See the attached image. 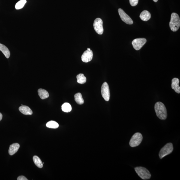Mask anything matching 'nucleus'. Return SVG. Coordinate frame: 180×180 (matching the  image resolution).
<instances>
[{
    "label": "nucleus",
    "instance_id": "obj_18",
    "mask_svg": "<svg viewBox=\"0 0 180 180\" xmlns=\"http://www.w3.org/2000/svg\"><path fill=\"white\" fill-rule=\"evenodd\" d=\"M76 78L77 79V82L79 84H85L86 82L87 78L85 77L84 74L80 73L76 76Z\"/></svg>",
    "mask_w": 180,
    "mask_h": 180
},
{
    "label": "nucleus",
    "instance_id": "obj_13",
    "mask_svg": "<svg viewBox=\"0 0 180 180\" xmlns=\"http://www.w3.org/2000/svg\"><path fill=\"white\" fill-rule=\"evenodd\" d=\"M20 145L19 143H15L12 144L10 146L8 150L9 154L10 156H12L15 154L19 149Z\"/></svg>",
    "mask_w": 180,
    "mask_h": 180
},
{
    "label": "nucleus",
    "instance_id": "obj_1",
    "mask_svg": "<svg viewBox=\"0 0 180 180\" xmlns=\"http://www.w3.org/2000/svg\"><path fill=\"white\" fill-rule=\"evenodd\" d=\"M156 116L161 120H165L167 117V112L165 106L161 102H158L154 106Z\"/></svg>",
    "mask_w": 180,
    "mask_h": 180
},
{
    "label": "nucleus",
    "instance_id": "obj_7",
    "mask_svg": "<svg viewBox=\"0 0 180 180\" xmlns=\"http://www.w3.org/2000/svg\"><path fill=\"white\" fill-rule=\"evenodd\" d=\"M101 93L102 97L106 101L109 100L110 93L109 85L107 82L103 83L101 88Z\"/></svg>",
    "mask_w": 180,
    "mask_h": 180
},
{
    "label": "nucleus",
    "instance_id": "obj_16",
    "mask_svg": "<svg viewBox=\"0 0 180 180\" xmlns=\"http://www.w3.org/2000/svg\"><path fill=\"white\" fill-rule=\"evenodd\" d=\"M38 93L40 98L42 100L48 98L49 96V94L48 91L44 89H39L38 90Z\"/></svg>",
    "mask_w": 180,
    "mask_h": 180
},
{
    "label": "nucleus",
    "instance_id": "obj_27",
    "mask_svg": "<svg viewBox=\"0 0 180 180\" xmlns=\"http://www.w3.org/2000/svg\"><path fill=\"white\" fill-rule=\"evenodd\" d=\"M87 50L89 51H91V49H90V48H87Z\"/></svg>",
    "mask_w": 180,
    "mask_h": 180
},
{
    "label": "nucleus",
    "instance_id": "obj_14",
    "mask_svg": "<svg viewBox=\"0 0 180 180\" xmlns=\"http://www.w3.org/2000/svg\"><path fill=\"white\" fill-rule=\"evenodd\" d=\"M151 15L148 11L146 10H144L141 13L140 18L144 21H147L150 19Z\"/></svg>",
    "mask_w": 180,
    "mask_h": 180
},
{
    "label": "nucleus",
    "instance_id": "obj_20",
    "mask_svg": "<svg viewBox=\"0 0 180 180\" xmlns=\"http://www.w3.org/2000/svg\"><path fill=\"white\" fill-rule=\"evenodd\" d=\"M62 111L65 112H71L72 110L71 105L68 103H65L62 105Z\"/></svg>",
    "mask_w": 180,
    "mask_h": 180
},
{
    "label": "nucleus",
    "instance_id": "obj_22",
    "mask_svg": "<svg viewBox=\"0 0 180 180\" xmlns=\"http://www.w3.org/2000/svg\"><path fill=\"white\" fill-rule=\"evenodd\" d=\"M26 3V0H21L16 4L15 8L16 10H20L23 8Z\"/></svg>",
    "mask_w": 180,
    "mask_h": 180
},
{
    "label": "nucleus",
    "instance_id": "obj_11",
    "mask_svg": "<svg viewBox=\"0 0 180 180\" xmlns=\"http://www.w3.org/2000/svg\"><path fill=\"white\" fill-rule=\"evenodd\" d=\"M179 80L178 78H174L172 80V88L177 93H180V87L179 86Z\"/></svg>",
    "mask_w": 180,
    "mask_h": 180
},
{
    "label": "nucleus",
    "instance_id": "obj_10",
    "mask_svg": "<svg viewBox=\"0 0 180 180\" xmlns=\"http://www.w3.org/2000/svg\"><path fill=\"white\" fill-rule=\"evenodd\" d=\"M93 57V52L92 51L87 50L84 52L82 56L83 62L87 63L91 61Z\"/></svg>",
    "mask_w": 180,
    "mask_h": 180
},
{
    "label": "nucleus",
    "instance_id": "obj_28",
    "mask_svg": "<svg viewBox=\"0 0 180 180\" xmlns=\"http://www.w3.org/2000/svg\"><path fill=\"white\" fill-rule=\"evenodd\" d=\"M0 44H1V43H0Z\"/></svg>",
    "mask_w": 180,
    "mask_h": 180
},
{
    "label": "nucleus",
    "instance_id": "obj_17",
    "mask_svg": "<svg viewBox=\"0 0 180 180\" xmlns=\"http://www.w3.org/2000/svg\"><path fill=\"white\" fill-rule=\"evenodd\" d=\"M75 100L76 103L79 105L84 104V101L83 99L82 94L80 93H76L75 95Z\"/></svg>",
    "mask_w": 180,
    "mask_h": 180
},
{
    "label": "nucleus",
    "instance_id": "obj_6",
    "mask_svg": "<svg viewBox=\"0 0 180 180\" xmlns=\"http://www.w3.org/2000/svg\"><path fill=\"white\" fill-rule=\"evenodd\" d=\"M94 30L96 33L99 35H102L103 33V21L100 18H97L94 20L93 23Z\"/></svg>",
    "mask_w": 180,
    "mask_h": 180
},
{
    "label": "nucleus",
    "instance_id": "obj_8",
    "mask_svg": "<svg viewBox=\"0 0 180 180\" xmlns=\"http://www.w3.org/2000/svg\"><path fill=\"white\" fill-rule=\"evenodd\" d=\"M147 41V39L145 38H138L133 40L132 44L134 48L138 51L142 48Z\"/></svg>",
    "mask_w": 180,
    "mask_h": 180
},
{
    "label": "nucleus",
    "instance_id": "obj_26",
    "mask_svg": "<svg viewBox=\"0 0 180 180\" xmlns=\"http://www.w3.org/2000/svg\"><path fill=\"white\" fill-rule=\"evenodd\" d=\"M153 1H154V2H156H156L158 1V0H153Z\"/></svg>",
    "mask_w": 180,
    "mask_h": 180
},
{
    "label": "nucleus",
    "instance_id": "obj_15",
    "mask_svg": "<svg viewBox=\"0 0 180 180\" xmlns=\"http://www.w3.org/2000/svg\"><path fill=\"white\" fill-rule=\"evenodd\" d=\"M0 51L3 53L7 58L10 57V52L7 47L4 45L0 44Z\"/></svg>",
    "mask_w": 180,
    "mask_h": 180
},
{
    "label": "nucleus",
    "instance_id": "obj_12",
    "mask_svg": "<svg viewBox=\"0 0 180 180\" xmlns=\"http://www.w3.org/2000/svg\"><path fill=\"white\" fill-rule=\"evenodd\" d=\"M19 110L22 114L26 115H31L33 114L32 110L27 106L21 105L19 108Z\"/></svg>",
    "mask_w": 180,
    "mask_h": 180
},
{
    "label": "nucleus",
    "instance_id": "obj_9",
    "mask_svg": "<svg viewBox=\"0 0 180 180\" xmlns=\"http://www.w3.org/2000/svg\"><path fill=\"white\" fill-rule=\"evenodd\" d=\"M118 12L121 20L123 22H124L125 23L128 24L130 25L133 24V21L131 18L121 8L118 9Z\"/></svg>",
    "mask_w": 180,
    "mask_h": 180
},
{
    "label": "nucleus",
    "instance_id": "obj_4",
    "mask_svg": "<svg viewBox=\"0 0 180 180\" xmlns=\"http://www.w3.org/2000/svg\"><path fill=\"white\" fill-rule=\"evenodd\" d=\"M143 137L140 133L135 134L132 137L129 142V145L132 147H135L138 146L143 140Z\"/></svg>",
    "mask_w": 180,
    "mask_h": 180
},
{
    "label": "nucleus",
    "instance_id": "obj_2",
    "mask_svg": "<svg viewBox=\"0 0 180 180\" xmlns=\"http://www.w3.org/2000/svg\"><path fill=\"white\" fill-rule=\"evenodd\" d=\"M169 26L171 30L174 32L178 30L180 26V19L177 13H172L171 15Z\"/></svg>",
    "mask_w": 180,
    "mask_h": 180
},
{
    "label": "nucleus",
    "instance_id": "obj_25",
    "mask_svg": "<svg viewBox=\"0 0 180 180\" xmlns=\"http://www.w3.org/2000/svg\"><path fill=\"white\" fill-rule=\"evenodd\" d=\"M2 118H3V115L0 112V121H1Z\"/></svg>",
    "mask_w": 180,
    "mask_h": 180
},
{
    "label": "nucleus",
    "instance_id": "obj_21",
    "mask_svg": "<svg viewBox=\"0 0 180 180\" xmlns=\"http://www.w3.org/2000/svg\"><path fill=\"white\" fill-rule=\"evenodd\" d=\"M46 126L51 129H55L59 127V125L55 121H51L46 123Z\"/></svg>",
    "mask_w": 180,
    "mask_h": 180
},
{
    "label": "nucleus",
    "instance_id": "obj_19",
    "mask_svg": "<svg viewBox=\"0 0 180 180\" xmlns=\"http://www.w3.org/2000/svg\"><path fill=\"white\" fill-rule=\"evenodd\" d=\"M33 161L35 164V165L37 167L39 168H42L43 166V163L39 157L37 156H34L33 158Z\"/></svg>",
    "mask_w": 180,
    "mask_h": 180
},
{
    "label": "nucleus",
    "instance_id": "obj_5",
    "mask_svg": "<svg viewBox=\"0 0 180 180\" xmlns=\"http://www.w3.org/2000/svg\"><path fill=\"white\" fill-rule=\"evenodd\" d=\"M174 150V147L172 144L169 143L166 144L162 148L159 153V156L161 159L167 156L172 153Z\"/></svg>",
    "mask_w": 180,
    "mask_h": 180
},
{
    "label": "nucleus",
    "instance_id": "obj_24",
    "mask_svg": "<svg viewBox=\"0 0 180 180\" xmlns=\"http://www.w3.org/2000/svg\"><path fill=\"white\" fill-rule=\"evenodd\" d=\"M17 180H28L24 176H20L17 178Z\"/></svg>",
    "mask_w": 180,
    "mask_h": 180
},
{
    "label": "nucleus",
    "instance_id": "obj_3",
    "mask_svg": "<svg viewBox=\"0 0 180 180\" xmlns=\"http://www.w3.org/2000/svg\"><path fill=\"white\" fill-rule=\"evenodd\" d=\"M135 170L138 176L143 179H150L151 177L149 171L145 168L137 167L135 168Z\"/></svg>",
    "mask_w": 180,
    "mask_h": 180
},
{
    "label": "nucleus",
    "instance_id": "obj_23",
    "mask_svg": "<svg viewBox=\"0 0 180 180\" xmlns=\"http://www.w3.org/2000/svg\"><path fill=\"white\" fill-rule=\"evenodd\" d=\"M129 2L131 6H134L138 4V0H129Z\"/></svg>",
    "mask_w": 180,
    "mask_h": 180
}]
</instances>
